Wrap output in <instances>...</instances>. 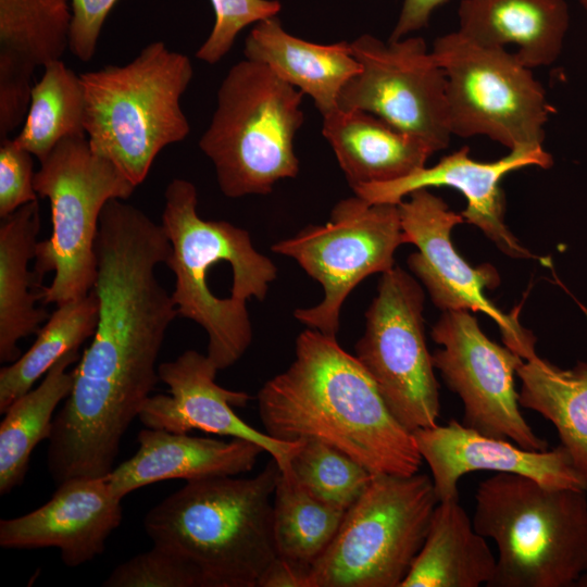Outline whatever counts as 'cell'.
<instances>
[{
  "mask_svg": "<svg viewBox=\"0 0 587 587\" xmlns=\"http://www.w3.org/2000/svg\"><path fill=\"white\" fill-rule=\"evenodd\" d=\"M210 1L215 14L214 25L196 53L199 60L209 64H215L225 57L246 26L276 16L280 10L276 0Z\"/></svg>",
  "mask_w": 587,
  "mask_h": 587,
  "instance_id": "d6a6232c",
  "label": "cell"
},
{
  "mask_svg": "<svg viewBox=\"0 0 587 587\" xmlns=\"http://www.w3.org/2000/svg\"><path fill=\"white\" fill-rule=\"evenodd\" d=\"M82 136H87L82 77L61 59L51 61L33 87L23 128L13 139L41 162L61 140Z\"/></svg>",
  "mask_w": 587,
  "mask_h": 587,
  "instance_id": "f1b7e54d",
  "label": "cell"
},
{
  "mask_svg": "<svg viewBox=\"0 0 587 587\" xmlns=\"http://www.w3.org/2000/svg\"><path fill=\"white\" fill-rule=\"evenodd\" d=\"M266 434L283 441L321 440L372 474L409 476L422 457L373 378L337 339L307 328L289 367L258 392Z\"/></svg>",
  "mask_w": 587,
  "mask_h": 587,
  "instance_id": "6da1fadb",
  "label": "cell"
},
{
  "mask_svg": "<svg viewBox=\"0 0 587 587\" xmlns=\"http://www.w3.org/2000/svg\"><path fill=\"white\" fill-rule=\"evenodd\" d=\"M446 1L403 0L398 21L389 39H401L426 26L432 13Z\"/></svg>",
  "mask_w": 587,
  "mask_h": 587,
  "instance_id": "8d00e7d4",
  "label": "cell"
},
{
  "mask_svg": "<svg viewBox=\"0 0 587 587\" xmlns=\"http://www.w3.org/2000/svg\"><path fill=\"white\" fill-rule=\"evenodd\" d=\"M516 376L520 405L553 424L561 445L587 478V363L562 370L536 355L522 362Z\"/></svg>",
  "mask_w": 587,
  "mask_h": 587,
  "instance_id": "d4e9b609",
  "label": "cell"
},
{
  "mask_svg": "<svg viewBox=\"0 0 587 587\" xmlns=\"http://www.w3.org/2000/svg\"><path fill=\"white\" fill-rule=\"evenodd\" d=\"M122 499L107 476L76 477L58 485L51 499L18 517L0 521L4 549L58 548L68 567L102 554L105 542L122 522Z\"/></svg>",
  "mask_w": 587,
  "mask_h": 587,
  "instance_id": "ac0fdd59",
  "label": "cell"
},
{
  "mask_svg": "<svg viewBox=\"0 0 587 587\" xmlns=\"http://www.w3.org/2000/svg\"><path fill=\"white\" fill-rule=\"evenodd\" d=\"M192 74L190 59L163 41L127 64L80 74L90 149L140 185L161 150L189 135L180 98Z\"/></svg>",
  "mask_w": 587,
  "mask_h": 587,
  "instance_id": "5b68a950",
  "label": "cell"
},
{
  "mask_svg": "<svg viewBox=\"0 0 587 587\" xmlns=\"http://www.w3.org/2000/svg\"><path fill=\"white\" fill-rule=\"evenodd\" d=\"M137 440V452L107 475L112 492L120 499L157 482L237 476L251 471L264 452L245 439L224 441L161 428L146 427Z\"/></svg>",
  "mask_w": 587,
  "mask_h": 587,
  "instance_id": "d6986e66",
  "label": "cell"
},
{
  "mask_svg": "<svg viewBox=\"0 0 587 587\" xmlns=\"http://www.w3.org/2000/svg\"><path fill=\"white\" fill-rule=\"evenodd\" d=\"M578 2L584 8V10L587 12V0H578Z\"/></svg>",
  "mask_w": 587,
  "mask_h": 587,
  "instance_id": "f35d334b",
  "label": "cell"
},
{
  "mask_svg": "<svg viewBox=\"0 0 587 587\" xmlns=\"http://www.w3.org/2000/svg\"><path fill=\"white\" fill-rule=\"evenodd\" d=\"M40 229L38 200L1 217L0 223V361L12 363L21 354L17 342L37 334L50 316L36 307L40 294L28 263L36 257Z\"/></svg>",
  "mask_w": 587,
  "mask_h": 587,
  "instance_id": "603a6c76",
  "label": "cell"
},
{
  "mask_svg": "<svg viewBox=\"0 0 587 587\" xmlns=\"http://www.w3.org/2000/svg\"><path fill=\"white\" fill-rule=\"evenodd\" d=\"M36 67L17 53L0 49V140L9 138L26 118Z\"/></svg>",
  "mask_w": 587,
  "mask_h": 587,
  "instance_id": "836d02e7",
  "label": "cell"
},
{
  "mask_svg": "<svg viewBox=\"0 0 587 587\" xmlns=\"http://www.w3.org/2000/svg\"><path fill=\"white\" fill-rule=\"evenodd\" d=\"M72 20L68 49L80 61L93 58L97 42L105 22L117 0H70Z\"/></svg>",
  "mask_w": 587,
  "mask_h": 587,
  "instance_id": "d590c367",
  "label": "cell"
},
{
  "mask_svg": "<svg viewBox=\"0 0 587 587\" xmlns=\"http://www.w3.org/2000/svg\"><path fill=\"white\" fill-rule=\"evenodd\" d=\"M459 499L439 501L400 587H479L492 580L497 558Z\"/></svg>",
  "mask_w": 587,
  "mask_h": 587,
  "instance_id": "cb8c5ba5",
  "label": "cell"
},
{
  "mask_svg": "<svg viewBox=\"0 0 587 587\" xmlns=\"http://www.w3.org/2000/svg\"><path fill=\"white\" fill-rule=\"evenodd\" d=\"M412 435L430 469L439 501L459 499V480L476 471L524 475L552 488L587 490V478L562 445L552 450H526L455 420L415 429Z\"/></svg>",
  "mask_w": 587,
  "mask_h": 587,
  "instance_id": "e0dca14e",
  "label": "cell"
},
{
  "mask_svg": "<svg viewBox=\"0 0 587 587\" xmlns=\"http://www.w3.org/2000/svg\"><path fill=\"white\" fill-rule=\"evenodd\" d=\"M34 188L49 200L52 232L37 243L33 274L41 303L60 305L92 291L101 211L112 199H128L136 186L82 136L61 140L40 162Z\"/></svg>",
  "mask_w": 587,
  "mask_h": 587,
  "instance_id": "52a82bcc",
  "label": "cell"
},
{
  "mask_svg": "<svg viewBox=\"0 0 587 587\" xmlns=\"http://www.w3.org/2000/svg\"><path fill=\"white\" fill-rule=\"evenodd\" d=\"M71 20L70 0H0V49L45 66L68 48Z\"/></svg>",
  "mask_w": 587,
  "mask_h": 587,
  "instance_id": "f546056e",
  "label": "cell"
},
{
  "mask_svg": "<svg viewBox=\"0 0 587 587\" xmlns=\"http://www.w3.org/2000/svg\"><path fill=\"white\" fill-rule=\"evenodd\" d=\"M587 490L517 474L478 484L473 525L498 549L488 587H567L587 571Z\"/></svg>",
  "mask_w": 587,
  "mask_h": 587,
  "instance_id": "277c9868",
  "label": "cell"
},
{
  "mask_svg": "<svg viewBox=\"0 0 587 587\" xmlns=\"http://www.w3.org/2000/svg\"><path fill=\"white\" fill-rule=\"evenodd\" d=\"M323 118V135L352 189L408 176L435 153L422 139L362 110L337 108Z\"/></svg>",
  "mask_w": 587,
  "mask_h": 587,
  "instance_id": "ffe728a7",
  "label": "cell"
},
{
  "mask_svg": "<svg viewBox=\"0 0 587 587\" xmlns=\"http://www.w3.org/2000/svg\"><path fill=\"white\" fill-rule=\"evenodd\" d=\"M217 371L207 354L196 350L160 363L159 379L167 386V395L150 396L138 415L139 421L149 428L175 433L199 429L252 441L271 454L282 473L289 471L300 440H278L242 421L234 408L246 407L250 396L217 385Z\"/></svg>",
  "mask_w": 587,
  "mask_h": 587,
  "instance_id": "9a60e30c",
  "label": "cell"
},
{
  "mask_svg": "<svg viewBox=\"0 0 587 587\" xmlns=\"http://www.w3.org/2000/svg\"><path fill=\"white\" fill-rule=\"evenodd\" d=\"M104 587H200L198 574L179 555L160 546L118 564Z\"/></svg>",
  "mask_w": 587,
  "mask_h": 587,
  "instance_id": "1f68e13d",
  "label": "cell"
},
{
  "mask_svg": "<svg viewBox=\"0 0 587 587\" xmlns=\"http://www.w3.org/2000/svg\"><path fill=\"white\" fill-rule=\"evenodd\" d=\"M432 338L442 348L433 364L464 407L463 424L486 436L508 439L526 450L544 451L548 442L521 413L514 375L524 361L490 340L466 310L442 311Z\"/></svg>",
  "mask_w": 587,
  "mask_h": 587,
  "instance_id": "4fadbf2b",
  "label": "cell"
},
{
  "mask_svg": "<svg viewBox=\"0 0 587 587\" xmlns=\"http://www.w3.org/2000/svg\"><path fill=\"white\" fill-rule=\"evenodd\" d=\"M426 474H373L305 576V587H400L438 504Z\"/></svg>",
  "mask_w": 587,
  "mask_h": 587,
  "instance_id": "ba28073f",
  "label": "cell"
},
{
  "mask_svg": "<svg viewBox=\"0 0 587 587\" xmlns=\"http://www.w3.org/2000/svg\"><path fill=\"white\" fill-rule=\"evenodd\" d=\"M303 95L255 61L242 60L228 71L199 141L226 197L266 195L298 174L294 141L303 122Z\"/></svg>",
  "mask_w": 587,
  "mask_h": 587,
  "instance_id": "8992f818",
  "label": "cell"
},
{
  "mask_svg": "<svg viewBox=\"0 0 587 587\" xmlns=\"http://www.w3.org/2000/svg\"><path fill=\"white\" fill-rule=\"evenodd\" d=\"M259 587H305V575L277 557L263 574Z\"/></svg>",
  "mask_w": 587,
  "mask_h": 587,
  "instance_id": "74e56055",
  "label": "cell"
},
{
  "mask_svg": "<svg viewBox=\"0 0 587 587\" xmlns=\"http://www.w3.org/2000/svg\"><path fill=\"white\" fill-rule=\"evenodd\" d=\"M287 472L311 495L346 511L373 476L362 464L317 439L300 440Z\"/></svg>",
  "mask_w": 587,
  "mask_h": 587,
  "instance_id": "4dcf8cb0",
  "label": "cell"
},
{
  "mask_svg": "<svg viewBox=\"0 0 587 587\" xmlns=\"http://www.w3.org/2000/svg\"><path fill=\"white\" fill-rule=\"evenodd\" d=\"M432 51L446 75L452 136H486L510 151L542 148L552 109L515 52L458 30L438 37Z\"/></svg>",
  "mask_w": 587,
  "mask_h": 587,
  "instance_id": "9c48e42d",
  "label": "cell"
},
{
  "mask_svg": "<svg viewBox=\"0 0 587 587\" xmlns=\"http://www.w3.org/2000/svg\"><path fill=\"white\" fill-rule=\"evenodd\" d=\"M164 198L161 224L171 243L165 264L175 276L173 302L179 316L207 332V355L217 370L227 369L252 341L246 303L266 297L277 268L254 249L247 230L200 217L191 182L174 178Z\"/></svg>",
  "mask_w": 587,
  "mask_h": 587,
  "instance_id": "7a4b0ae2",
  "label": "cell"
},
{
  "mask_svg": "<svg viewBox=\"0 0 587 587\" xmlns=\"http://www.w3.org/2000/svg\"><path fill=\"white\" fill-rule=\"evenodd\" d=\"M245 55L309 95L323 116L338 108L342 88L360 71L349 42L305 41L288 34L276 16L255 23L247 36Z\"/></svg>",
  "mask_w": 587,
  "mask_h": 587,
  "instance_id": "44dd1931",
  "label": "cell"
},
{
  "mask_svg": "<svg viewBox=\"0 0 587 587\" xmlns=\"http://www.w3.org/2000/svg\"><path fill=\"white\" fill-rule=\"evenodd\" d=\"M407 237L399 207L372 203L354 195L340 200L324 225H309L272 251L298 262L324 290L323 300L297 309L295 317L308 328L337 337L341 305L360 282L395 266V252Z\"/></svg>",
  "mask_w": 587,
  "mask_h": 587,
  "instance_id": "30bf717a",
  "label": "cell"
},
{
  "mask_svg": "<svg viewBox=\"0 0 587 587\" xmlns=\"http://www.w3.org/2000/svg\"><path fill=\"white\" fill-rule=\"evenodd\" d=\"M99 313L96 294L57 305L46 324L37 332L30 348L15 361L0 370V413L21 396L64 355L78 350L92 337Z\"/></svg>",
  "mask_w": 587,
  "mask_h": 587,
  "instance_id": "4316f807",
  "label": "cell"
},
{
  "mask_svg": "<svg viewBox=\"0 0 587 587\" xmlns=\"http://www.w3.org/2000/svg\"><path fill=\"white\" fill-rule=\"evenodd\" d=\"M552 164V157L544 148L513 150L499 160L479 162L472 159L470 149L464 147L441 158L434 166L425 165L396 180L362 185L353 192L372 203L398 204L419 189L438 186L455 188L466 199V208L461 212L465 222L478 227L509 257L530 259L536 257L521 245L505 225V200L500 180L522 167L548 168Z\"/></svg>",
  "mask_w": 587,
  "mask_h": 587,
  "instance_id": "2e32d148",
  "label": "cell"
},
{
  "mask_svg": "<svg viewBox=\"0 0 587 587\" xmlns=\"http://www.w3.org/2000/svg\"><path fill=\"white\" fill-rule=\"evenodd\" d=\"M424 292L404 270L382 274L355 357L411 433L437 425L439 386L424 333Z\"/></svg>",
  "mask_w": 587,
  "mask_h": 587,
  "instance_id": "8fae6325",
  "label": "cell"
},
{
  "mask_svg": "<svg viewBox=\"0 0 587 587\" xmlns=\"http://www.w3.org/2000/svg\"><path fill=\"white\" fill-rule=\"evenodd\" d=\"M32 155L14 139L0 140V217L38 200Z\"/></svg>",
  "mask_w": 587,
  "mask_h": 587,
  "instance_id": "e575fe53",
  "label": "cell"
},
{
  "mask_svg": "<svg viewBox=\"0 0 587 587\" xmlns=\"http://www.w3.org/2000/svg\"><path fill=\"white\" fill-rule=\"evenodd\" d=\"M359 73L342 88L338 108L372 113L428 143L435 152L452 137L447 80L422 37L384 42L365 34L350 42Z\"/></svg>",
  "mask_w": 587,
  "mask_h": 587,
  "instance_id": "7c38bea8",
  "label": "cell"
},
{
  "mask_svg": "<svg viewBox=\"0 0 587 587\" xmlns=\"http://www.w3.org/2000/svg\"><path fill=\"white\" fill-rule=\"evenodd\" d=\"M279 469L259 474L187 482L148 511L143 527L153 545L187 561L200 587H259L277 559L273 498Z\"/></svg>",
  "mask_w": 587,
  "mask_h": 587,
  "instance_id": "3957f363",
  "label": "cell"
},
{
  "mask_svg": "<svg viewBox=\"0 0 587 587\" xmlns=\"http://www.w3.org/2000/svg\"><path fill=\"white\" fill-rule=\"evenodd\" d=\"M346 510L307 491L290 472L279 473L273 498L277 557L307 576L336 536Z\"/></svg>",
  "mask_w": 587,
  "mask_h": 587,
  "instance_id": "83f0119b",
  "label": "cell"
},
{
  "mask_svg": "<svg viewBox=\"0 0 587 587\" xmlns=\"http://www.w3.org/2000/svg\"><path fill=\"white\" fill-rule=\"evenodd\" d=\"M458 17L462 35L489 47L514 45L529 68L559 58L570 22L564 0H462Z\"/></svg>",
  "mask_w": 587,
  "mask_h": 587,
  "instance_id": "7402d4cb",
  "label": "cell"
},
{
  "mask_svg": "<svg viewBox=\"0 0 587 587\" xmlns=\"http://www.w3.org/2000/svg\"><path fill=\"white\" fill-rule=\"evenodd\" d=\"M409 197L398 203L407 242L419 249L408 258V265L424 284L433 303L441 311L487 314L497 323L504 346L525 361L535 358L536 338L520 324L519 311L505 314L484 294L499 285L497 270L490 264L470 265L454 248L451 232L465 222L461 213L451 211L425 188Z\"/></svg>",
  "mask_w": 587,
  "mask_h": 587,
  "instance_id": "5bb4252c",
  "label": "cell"
},
{
  "mask_svg": "<svg viewBox=\"0 0 587 587\" xmlns=\"http://www.w3.org/2000/svg\"><path fill=\"white\" fill-rule=\"evenodd\" d=\"M79 360L78 350L60 359L35 389L17 398L3 413L0 424V495L22 485L34 448L49 439L53 414L73 386L71 364Z\"/></svg>",
  "mask_w": 587,
  "mask_h": 587,
  "instance_id": "484cf974",
  "label": "cell"
}]
</instances>
